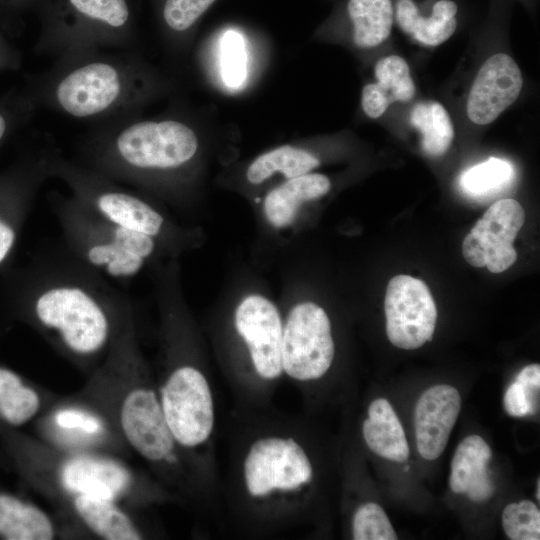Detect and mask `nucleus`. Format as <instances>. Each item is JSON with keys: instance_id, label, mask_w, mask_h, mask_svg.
<instances>
[{"instance_id": "obj_1", "label": "nucleus", "mask_w": 540, "mask_h": 540, "mask_svg": "<svg viewBox=\"0 0 540 540\" xmlns=\"http://www.w3.org/2000/svg\"><path fill=\"white\" fill-rule=\"evenodd\" d=\"M226 472L220 483L230 519L249 536L296 530L315 498L318 464L296 415L235 408Z\"/></svg>"}, {"instance_id": "obj_2", "label": "nucleus", "mask_w": 540, "mask_h": 540, "mask_svg": "<svg viewBox=\"0 0 540 540\" xmlns=\"http://www.w3.org/2000/svg\"><path fill=\"white\" fill-rule=\"evenodd\" d=\"M92 382L89 396L108 400L90 399L88 406L108 421L153 477L178 502L213 508L167 426L155 379L138 346L131 306Z\"/></svg>"}, {"instance_id": "obj_3", "label": "nucleus", "mask_w": 540, "mask_h": 540, "mask_svg": "<svg viewBox=\"0 0 540 540\" xmlns=\"http://www.w3.org/2000/svg\"><path fill=\"white\" fill-rule=\"evenodd\" d=\"M159 87L130 50H94L56 59L31 77L36 106L93 123L137 114Z\"/></svg>"}, {"instance_id": "obj_4", "label": "nucleus", "mask_w": 540, "mask_h": 540, "mask_svg": "<svg viewBox=\"0 0 540 540\" xmlns=\"http://www.w3.org/2000/svg\"><path fill=\"white\" fill-rule=\"evenodd\" d=\"M98 278L78 262L76 269H45L32 301L43 334L78 361L108 352L130 305Z\"/></svg>"}, {"instance_id": "obj_5", "label": "nucleus", "mask_w": 540, "mask_h": 540, "mask_svg": "<svg viewBox=\"0 0 540 540\" xmlns=\"http://www.w3.org/2000/svg\"><path fill=\"white\" fill-rule=\"evenodd\" d=\"M198 150V135L184 121L132 114L93 123L79 163L120 184H141L186 168Z\"/></svg>"}, {"instance_id": "obj_6", "label": "nucleus", "mask_w": 540, "mask_h": 540, "mask_svg": "<svg viewBox=\"0 0 540 540\" xmlns=\"http://www.w3.org/2000/svg\"><path fill=\"white\" fill-rule=\"evenodd\" d=\"M234 352L226 366L228 385L236 408L270 407L281 378L283 319L275 304L261 295H249L232 317Z\"/></svg>"}, {"instance_id": "obj_7", "label": "nucleus", "mask_w": 540, "mask_h": 540, "mask_svg": "<svg viewBox=\"0 0 540 540\" xmlns=\"http://www.w3.org/2000/svg\"><path fill=\"white\" fill-rule=\"evenodd\" d=\"M50 200L70 253L97 275L126 281L154 254L153 237L105 220L72 195L53 193Z\"/></svg>"}, {"instance_id": "obj_8", "label": "nucleus", "mask_w": 540, "mask_h": 540, "mask_svg": "<svg viewBox=\"0 0 540 540\" xmlns=\"http://www.w3.org/2000/svg\"><path fill=\"white\" fill-rule=\"evenodd\" d=\"M127 0H52L43 7L37 53L54 60L94 50H130Z\"/></svg>"}, {"instance_id": "obj_9", "label": "nucleus", "mask_w": 540, "mask_h": 540, "mask_svg": "<svg viewBox=\"0 0 540 540\" xmlns=\"http://www.w3.org/2000/svg\"><path fill=\"white\" fill-rule=\"evenodd\" d=\"M45 487L60 495L99 497L115 502L149 506L178 501L154 477L140 475L108 455L93 452L58 453L43 447Z\"/></svg>"}, {"instance_id": "obj_10", "label": "nucleus", "mask_w": 540, "mask_h": 540, "mask_svg": "<svg viewBox=\"0 0 540 540\" xmlns=\"http://www.w3.org/2000/svg\"><path fill=\"white\" fill-rule=\"evenodd\" d=\"M334 358L335 342L326 311L313 302L293 306L283 320L284 376L306 394L328 375Z\"/></svg>"}, {"instance_id": "obj_11", "label": "nucleus", "mask_w": 540, "mask_h": 540, "mask_svg": "<svg viewBox=\"0 0 540 540\" xmlns=\"http://www.w3.org/2000/svg\"><path fill=\"white\" fill-rule=\"evenodd\" d=\"M389 341L405 350L420 348L433 338L437 308L422 280L409 275L390 279L384 301Z\"/></svg>"}, {"instance_id": "obj_12", "label": "nucleus", "mask_w": 540, "mask_h": 540, "mask_svg": "<svg viewBox=\"0 0 540 540\" xmlns=\"http://www.w3.org/2000/svg\"><path fill=\"white\" fill-rule=\"evenodd\" d=\"M524 222L525 212L519 202L511 198L496 201L465 236V260L492 273L507 270L517 259L513 241Z\"/></svg>"}, {"instance_id": "obj_13", "label": "nucleus", "mask_w": 540, "mask_h": 540, "mask_svg": "<svg viewBox=\"0 0 540 540\" xmlns=\"http://www.w3.org/2000/svg\"><path fill=\"white\" fill-rule=\"evenodd\" d=\"M522 84L520 68L509 55L491 56L472 84L467 102L469 119L479 125L491 123L518 98Z\"/></svg>"}, {"instance_id": "obj_14", "label": "nucleus", "mask_w": 540, "mask_h": 540, "mask_svg": "<svg viewBox=\"0 0 540 540\" xmlns=\"http://www.w3.org/2000/svg\"><path fill=\"white\" fill-rule=\"evenodd\" d=\"M461 409L458 390L448 384L425 390L415 406V438L419 454L437 459L445 450Z\"/></svg>"}, {"instance_id": "obj_15", "label": "nucleus", "mask_w": 540, "mask_h": 540, "mask_svg": "<svg viewBox=\"0 0 540 540\" xmlns=\"http://www.w3.org/2000/svg\"><path fill=\"white\" fill-rule=\"evenodd\" d=\"M44 431L56 444L78 449L101 447L119 438L108 421L90 406L67 405L54 409L46 418Z\"/></svg>"}, {"instance_id": "obj_16", "label": "nucleus", "mask_w": 540, "mask_h": 540, "mask_svg": "<svg viewBox=\"0 0 540 540\" xmlns=\"http://www.w3.org/2000/svg\"><path fill=\"white\" fill-rule=\"evenodd\" d=\"M491 449L478 435L464 438L451 461L449 485L454 493H465L474 502H484L495 492L488 471Z\"/></svg>"}, {"instance_id": "obj_17", "label": "nucleus", "mask_w": 540, "mask_h": 540, "mask_svg": "<svg viewBox=\"0 0 540 540\" xmlns=\"http://www.w3.org/2000/svg\"><path fill=\"white\" fill-rule=\"evenodd\" d=\"M75 516L94 535L106 540H140L146 533L118 502L92 496L69 498Z\"/></svg>"}, {"instance_id": "obj_18", "label": "nucleus", "mask_w": 540, "mask_h": 540, "mask_svg": "<svg viewBox=\"0 0 540 540\" xmlns=\"http://www.w3.org/2000/svg\"><path fill=\"white\" fill-rule=\"evenodd\" d=\"M330 188V180L323 174L306 173L287 179L266 195L263 204L265 216L272 226L286 227L292 223L303 203L320 198Z\"/></svg>"}, {"instance_id": "obj_19", "label": "nucleus", "mask_w": 540, "mask_h": 540, "mask_svg": "<svg viewBox=\"0 0 540 540\" xmlns=\"http://www.w3.org/2000/svg\"><path fill=\"white\" fill-rule=\"evenodd\" d=\"M362 437L367 447L385 459L404 462L410 454L401 422L387 399H374L362 423Z\"/></svg>"}, {"instance_id": "obj_20", "label": "nucleus", "mask_w": 540, "mask_h": 540, "mask_svg": "<svg viewBox=\"0 0 540 540\" xmlns=\"http://www.w3.org/2000/svg\"><path fill=\"white\" fill-rule=\"evenodd\" d=\"M56 527L36 505L14 495L0 493V537L8 540H51Z\"/></svg>"}, {"instance_id": "obj_21", "label": "nucleus", "mask_w": 540, "mask_h": 540, "mask_svg": "<svg viewBox=\"0 0 540 540\" xmlns=\"http://www.w3.org/2000/svg\"><path fill=\"white\" fill-rule=\"evenodd\" d=\"M456 13L457 5L453 1L441 0L433 6L432 15L425 18L419 14L412 0H399L396 17L401 29L419 43L436 46L454 33L457 26Z\"/></svg>"}, {"instance_id": "obj_22", "label": "nucleus", "mask_w": 540, "mask_h": 540, "mask_svg": "<svg viewBox=\"0 0 540 540\" xmlns=\"http://www.w3.org/2000/svg\"><path fill=\"white\" fill-rule=\"evenodd\" d=\"M348 13L354 26L353 39L358 47L377 46L389 36L393 22L390 0H350Z\"/></svg>"}, {"instance_id": "obj_23", "label": "nucleus", "mask_w": 540, "mask_h": 540, "mask_svg": "<svg viewBox=\"0 0 540 540\" xmlns=\"http://www.w3.org/2000/svg\"><path fill=\"white\" fill-rule=\"evenodd\" d=\"M319 163L312 153L285 145L257 157L249 165L246 177L252 184H260L275 173H282L287 179H291L309 173Z\"/></svg>"}, {"instance_id": "obj_24", "label": "nucleus", "mask_w": 540, "mask_h": 540, "mask_svg": "<svg viewBox=\"0 0 540 540\" xmlns=\"http://www.w3.org/2000/svg\"><path fill=\"white\" fill-rule=\"evenodd\" d=\"M40 409L38 392L14 371L0 367V420L10 426H21L32 420Z\"/></svg>"}, {"instance_id": "obj_25", "label": "nucleus", "mask_w": 540, "mask_h": 540, "mask_svg": "<svg viewBox=\"0 0 540 540\" xmlns=\"http://www.w3.org/2000/svg\"><path fill=\"white\" fill-rule=\"evenodd\" d=\"M411 124L422 134V149L430 156H441L449 148L454 129L445 108L438 102H420L410 115Z\"/></svg>"}, {"instance_id": "obj_26", "label": "nucleus", "mask_w": 540, "mask_h": 540, "mask_svg": "<svg viewBox=\"0 0 540 540\" xmlns=\"http://www.w3.org/2000/svg\"><path fill=\"white\" fill-rule=\"evenodd\" d=\"M374 73L378 82L373 85L389 104L408 102L413 98L415 86L403 58L396 55L382 58L377 62Z\"/></svg>"}, {"instance_id": "obj_27", "label": "nucleus", "mask_w": 540, "mask_h": 540, "mask_svg": "<svg viewBox=\"0 0 540 540\" xmlns=\"http://www.w3.org/2000/svg\"><path fill=\"white\" fill-rule=\"evenodd\" d=\"M513 177V167L506 160L490 157L467 169L460 178L462 189L473 196L487 195L506 185Z\"/></svg>"}, {"instance_id": "obj_28", "label": "nucleus", "mask_w": 540, "mask_h": 540, "mask_svg": "<svg viewBox=\"0 0 540 540\" xmlns=\"http://www.w3.org/2000/svg\"><path fill=\"white\" fill-rule=\"evenodd\" d=\"M350 533L354 540H396L397 534L380 505L364 502L352 512Z\"/></svg>"}, {"instance_id": "obj_29", "label": "nucleus", "mask_w": 540, "mask_h": 540, "mask_svg": "<svg viewBox=\"0 0 540 540\" xmlns=\"http://www.w3.org/2000/svg\"><path fill=\"white\" fill-rule=\"evenodd\" d=\"M502 526L509 539L539 540L540 511L530 500L508 504L502 512Z\"/></svg>"}, {"instance_id": "obj_30", "label": "nucleus", "mask_w": 540, "mask_h": 540, "mask_svg": "<svg viewBox=\"0 0 540 540\" xmlns=\"http://www.w3.org/2000/svg\"><path fill=\"white\" fill-rule=\"evenodd\" d=\"M221 75L225 85L240 87L247 77V54L244 38L228 30L221 39Z\"/></svg>"}, {"instance_id": "obj_31", "label": "nucleus", "mask_w": 540, "mask_h": 540, "mask_svg": "<svg viewBox=\"0 0 540 540\" xmlns=\"http://www.w3.org/2000/svg\"><path fill=\"white\" fill-rule=\"evenodd\" d=\"M216 0H165L162 18L176 34L188 31Z\"/></svg>"}, {"instance_id": "obj_32", "label": "nucleus", "mask_w": 540, "mask_h": 540, "mask_svg": "<svg viewBox=\"0 0 540 540\" xmlns=\"http://www.w3.org/2000/svg\"><path fill=\"white\" fill-rule=\"evenodd\" d=\"M503 405L505 411L513 417H524L536 412V406L527 391L517 381L507 388L503 398Z\"/></svg>"}, {"instance_id": "obj_33", "label": "nucleus", "mask_w": 540, "mask_h": 540, "mask_svg": "<svg viewBox=\"0 0 540 540\" xmlns=\"http://www.w3.org/2000/svg\"><path fill=\"white\" fill-rule=\"evenodd\" d=\"M516 381L525 388L531 400L536 405V402H539L540 365L531 364L524 367L517 375Z\"/></svg>"}, {"instance_id": "obj_34", "label": "nucleus", "mask_w": 540, "mask_h": 540, "mask_svg": "<svg viewBox=\"0 0 540 540\" xmlns=\"http://www.w3.org/2000/svg\"><path fill=\"white\" fill-rule=\"evenodd\" d=\"M16 239V230L11 222L0 216V264L4 262L11 252Z\"/></svg>"}, {"instance_id": "obj_35", "label": "nucleus", "mask_w": 540, "mask_h": 540, "mask_svg": "<svg viewBox=\"0 0 540 540\" xmlns=\"http://www.w3.org/2000/svg\"><path fill=\"white\" fill-rule=\"evenodd\" d=\"M15 122L14 113H9L5 107L0 106V142Z\"/></svg>"}, {"instance_id": "obj_36", "label": "nucleus", "mask_w": 540, "mask_h": 540, "mask_svg": "<svg viewBox=\"0 0 540 540\" xmlns=\"http://www.w3.org/2000/svg\"><path fill=\"white\" fill-rule=\"evenodd\" d=\"M0 1L14 4L17 6L40 3L44 7L48 3L49 0H0Z\"/></svg>"}, {"instance_id": "obj_37", "label": "nucleus", "mask_w": 540, "mask_h": 540, "mask_svg": "<svg viewBox=\"0 0 540 540\" xmlns=\"http://www.w3.org/2000/svg\"><path fill=\"white\" fill-rule=\"evenodd\" d=\"M537 499H540V480L537 481Z\"/></svg>"}, {"instance_id": "obj_38", "label": "nucleus", "mask_w": 540, "mask_h": 540, "mask_svg": "<svg viewBox=\"0 0 540 540\" xmlns=\"http://www.w3.org/2000/svg\"><path fill=\"white\" fill-rule=\"evenodd\" d=\"M1 45H4V44H1V43H0V46H1Z\"/></svg>"}]
</instances>
